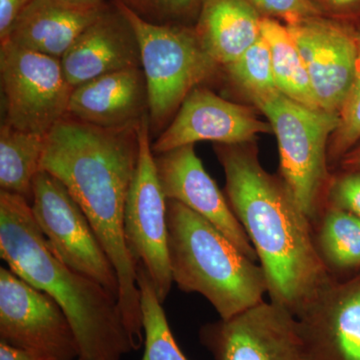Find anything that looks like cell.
Listing matches in <instances>:
<instances>
[{
    "mask_svg": "<svg viewBox=\"0 0 360 360\" xmlns=\"http://www.w3.org/2000/svg\"><path fill=\"white\" fill-rule=\"evenodd\" d=\"M139 122L103 129L65 116L47 134L41 161V170L63 182L80 206L112 262L123 322L136 350L144 343L141 295L123 215L139 162Z\"/></svg>",
    "mask_w": 360,
    "mask_h": 360,
    "instance_id": "obj_1",
    "label": "cell"
},
{
    "mask_svg": "<svg viewBox=\"0 0 360 360\" xmlns=\"http://www.w3.org/2000/svg\"><path fill=\"white\" fill-rule=\"evenodd\" d=\"M225 193L257 252L270 302L297 316L333 278L315 245L314 229L281 177L265 172L257 150L217 144Z\"/></svg>",
    "mask_w": 360,
    "mask_h": 360,
    "instance_id": "obj_2",
    "label": "cell"
},
{
    "mask_svg": "<svg viewBox=\"0 0 360 360\" xmlns=\"http://www.w3.org/2000/svg\"><path fill=\"white\" fill-rule=\"evenodd\" d=\"M0 255L16 276L53 298L70 321L82 360H122L135 348L118 298L63 264L47 245L30 201L0 193Z\"/></svg>",
    "mask_w": 360,
    "mask_h": 360,
    "instance_id": "obj_3",
    "label": "cell"
},
{
    "mask_svg": "<svg viewBox=\"0 0 360 360\" xmlns=\"http://www.w3.org/2000/svg\"><path fill=\"white\" fill-rule=\"evenodd\" d=\"M167 225L170 270L180 290L202 295L220 319L264 302V269L214 225L175 200H167Z\"/></svg>",
    "mask_w": 360,
    "mask_h": 360,
    "instance_id": "obj_4",
    "label": "cell"
},
{
    "mask_svg": "<svg viewBox=\"0 0 360 360\" xmlns=\"http://www.w3.org/2000/svg\"><path fill=\"white\" fill-rule=\"evenodd\" d=\"M251 101L276 134L281 179L312 224L326 205L333 179L328 146L340 115L303 105L278 90Z\"/></svg>",
    "mask_w": 360,
    "mask_h": 360,
    "instance_id": "obj_5",
    "label": "cell"
},
{
    "mask_svg": "<svg viewBox=\"0 0 360 360\" xmlns=\"http://www.w3.org/2000/svg\"><path fill=\"white\" fill-rule=\"evenodd\" d=\"M115 4L139 39L141 70L148 85L150 131L155 132L176 115L194 89L213 77L219 65L203 49L195 30L149 22L122 2L116 0Z\"/></svg>",
    "mask_w": 360,
    "mask_h": 360,
    "instance_id": "obj_6",
    "label": "cell"
},
{
    "mask_svg": "<svg viewBox=\"0 0 360 360\" xmlns=\"http://www.w3.org/2000/svg\"><path fill=\"white\" fill-rule=\"evenodd\" d=\"M139 162L125 201L123 233L134 264L146 270L163 303L174 283L168 251L167 198L156 172L148 115L139 122Z\"/></svg>",
    "mask_w": 360,
    "mask_h": 360,
    "instance_id": "obj_7",
    "label": "cell"
},
{
    "mask_svg": "<svg viewBox=\"0 0 360 360\" xmlns=\"http://www.w3.org/2000/svg\"><path fill=\"white\" fill-rule=\"evenodd\" d=\"M0 79L6 98L4 122L11 127L47 135L68 116L75 87L60 59L1 42Z\"/></svg>",
    "mask_w": 360,
    "mask_h": 360,
    "instance_id": "obj_8",
    "label": "cell"
},
{
    "mask_svg": "<svg viewBox=\"0 0 360 360\" xmlns=\"http://www.w3.org/2000/svg\"><path fill=\"white\" fill-rule=\"evenodd\" d=\"M32 210L51 250L71 269L120 298V281L89 219L63 182L41 170L32 187Z\"/></svg>",
    "mask_w": 360,
    "mask_h": 360,
    "instance_id": "obj_9",
    "label": "cell"
},
{
    "mask_svg": "<svg viewBox=\"0 0 360 360\" xmlns=\"http://www.w3.org/2000/svg\"><path fill=\"white\" fill-rule=\"evenodd\" d=\"M0 341L56 360L79 359L70 321L58 302L0 267Z\"/></svg>",
    "mask_w": 360,
    "mask_h": 360,
    "instance_id": "obj_10",
    "label": "cell"
},
{
    "mask_svg": "<svg viewBox=\"0 0 360 360\" xmlns=\"http://www.w3.org/2000/svg\"><path fill=\"white\" fill-rule=\"evenodd\" d=\"M200 340L214 360H309L297 319L270 300L205 324Z\"/></svg>",
    "mask_w": 360,
    "mask_h": 360,
    "instance_id": "obj_11",
    "label": "cell"
},
{
    "mask_svg": "<svg viewBox=\"0 0 360 360\" xmlns=\"http://www.w3.org/2000/svg\"><path fill=\"white\" fill-rule=\"evenodd\" d=\"M286 26L302 54L319 108L340 115L354 79L357 32L321 15Z\"/></svg>",
    "mask_w": 360,
    "mask_h": 360,
    "instance_id": "obj_12",
    "label": "cell"
},
{
    "mask_svg": "<svg viewBox=\"0 0 360 360\" xmlns=\"http://www.w3.org/2000/svg\"><path fill=\"white\" fill-rule=\"evenodd\" d=\"M269 132H272L270 123L260 120L251 108L198 86L184 99L174 120L151 148L158 155L205 141L240 146Z\"/></svg>",
    "mask_w": 360,
    "mask_h": 360,
    "instance_id": "obj_13",
    "label": "cell"
},
{
    "mask_svg": "<svg viewBox=\"0 0 360 360\" xmlns=\"http://www.w3.org/2000/svg\"><path fill=\"white\" fill-rule=\"evenodd\" d=\"M309 360H360V272L330 281L296 316Z\"/></svg>",
    "mask_w": 360,
    "mask_h": 360,
    "instance_id": "obj_14",
    "label": "cell"
},
{
    "mask_svg": "<svg viewBox=\"0 0 360 360\" xmlns=\"http://www.w3.org/2000/svg\"><path fill=\"white\" fill-rule=\"evenodd\" d=\"M155 156L160 186L167 200H175L214 225L250 259L258 258L250 238L232 212L227 198L206 172L194 146Z\"/></svg>",
    "mask_w": 360,
    "mask_h": 360,
    "instance_id": "obj_15",
    "label": "cell"
},
{
    "mask_svg": "<svg viewBox=\"0 0 360 360\" xmlns=\"http://www.w3.org/2000/svg\"><path fill=\"white\" fill-rule=\"evenodd\" d=\"M73 87L129 68H141V47L134 27L115 4L78 37L60 59Z\"/></svg>",
    "mask_w": 360,
    "mask_h": 360,
    "instance_id": "obj_16",
    "label": "cell"
},
{
    "mask_svg": "<svg viewBox=\"0 0 360 360\" xmlns=\"http://www.w3.org/2000/svg\"><path fill=\"white\" fill-rule=\"evenodd\" d=\"M148 91L141 68L94 78L75 87L68 116L103 129L136 124L148 115Z\"/></svg>",
    "mask_w": 360,
    "mask_h": 360,
    "instance_id": "obj_17",
    "label": "cell"
},
{
    "mask_svg": "<svg viewBox=\"0 0 360 360\" xmlns=\"http://www.w3.org/2000/svg\"><path fill=\"white\" fill-rule=\"evenodd\" d=\"M104 7L73 6L59 0H32L14 20L4 41L61 59L101 15Z\"/></svg>",
    "mask_w": 360,
    "mask_h": 360,
    "instance_id": "obj_18",
    "label": "cell"
},
{
    "mask_svg": "<svg viewBox=\"0 0 360 360\" xmlns=\"http://www.w3.org/2000/svg\"><path fill=\"white\" fill-rule=\"evenodd\" d=\"M195 33L219 65L240 58L262 37V14L245 0H202Z\"/></svg>",
    "mask_w": 360,
    "mask_h": 360,
    "instance_id": "obj_19",
    "label": "cell"
},
{
    "mask_svg": "<svg viewBox=\"0 0 360 360\" xmlns=\"http://www.w3.org/2000/svg\"><path fill=\"white\" fill-rule=\"evenodd\" d=\"M47 135L15 129L4 122L0 129V187L6 193L32 200V187L41 172Z\"/></svg>",
    "mask_w": 360,
    "mask_h": 360,
    "instance_id": "obj_20",
    "label": "cell"
},
{
    "mask_svg": "<svg viewBox=\"0 0 360 360\" xmlns=\"http://www.w3.org/2000/svg\"><path fill=\"white\" fill-rule=\"evenodd\" d=\"M315 245L329 272L360 270V217L326 205L312 222Z\"/></svg>",
    "mask_w": 360,
    "mask_h": 360,
    "instance_id": "obj_21",
    "label": "cell"
},
{
    "mask_svg": "<svg viewBox=\"0 0 360 360\" xmlns=\"http://www.w3.org/2000/svg\"><path fill=\"white\" fill-rule=\"evenodd\" d=\"M262 37L271 53L277 89L303 105L319 108L304 61L288 26L274 18H262Z\"/></svg>",
    "mask_w": 360,
    "mask_h": 360,
    "instance_id": "obj_22",
    "label": "cell"
},
{
    "mask_svg": "<svg viewBox=\"0 0 360 360\" xmlns=\"http://www.w3.org/2000/svg\"><path fill=\"white\" fill-rule=\"evenodd\" d=\"M137 284L142 312L144 352L141 360H189L180 349L168 324L163 303L141 264L137 265Z\"/></svg>",
    "mask_w": 360,
    "mask_h": 360,
    "instance_id": "obj_23",
    "label": "cell"
},
{
    "mask_svg": "<svg viewBox=\"0 0 360 360\" xmlns=\"http://www.w3.org/2000/svg\"><path fill=\"white\" fill-rule=\"evenodd\" d=\"M224 68L234 84L243 90L250 101L278 90L272 70L269 46L262 37L240 58Z\"/></svg>",
    "mask_w": 360,
    "mask_h": 360,
    "instance_id": "obj_24",
    "label": "cell"
},
{
    "mask_svg": "<svg viewBox=\"0 0 360 360\" xmlns=\"http://www.w3.org/2000/svg\"><path fill=\"white\" fill-rule=\"evenodd\" d=\"M356 37L354 79L340 112V125L329 141L328 161H340L360 142V32H357Z\"/></svg>",
    "mask_w": 360,
    "mask_h": 360,
    "instance_id": "obj_25",
    "label": "cell"
},
{
    "mask_svg": "<svg viewBox=\"0 0 360 360\" xmlns=\"http://www.w3.org/2000/svg\"><path fill=\"white\" fill-rule=\"evenodd\" d=\"M149 22L162 25V21L184 18L194 11H200L202 0H117Z\"/></svg>",
    "mask_w": 360,
    "mask_h": 360,
    "instance_id": "obj_26",
    "label": "cell"
},
{
    "mask_svg": "<svg viewBox=\"0 0 360 360\" xmlns=\"http://www.w3.org/2000/svg\"><path fill=\"white\" fill-rule=\"evenodd\" d=\"M262 18L283 20L292 25L304 18L321 15V9L311 0H245Z\"/></svg>",
    "mask_w": 360,
    "mask_h": 360,
    "instance_id": "obj_27",
    "label": "cell"
},
{
    "mask_svg": "<svg viewBox=\"0 0 360 360\" xmlns=\"http://www.w3.org/2000/svg\"><path fill=\"white\" fill-rule=\"evenodd\" d=\"M326 205L335 206L360 217V172L345 170L343 174L333 176L326 196Z\"/></svg>",
    "mask_w": 360,
    "mask_h": 360,
    "instance_id": "obj_28",
    "label": "cell"
},
{
    "mask_svg": "<svg viewBox=\"0 0 360 360\" xmlns=\"http://www.w3.org/2000/svg\"><path fill=\"white\" fill-rule=\"evenodd\" d=\"M32 1V0H0V41L6 39L14 20Z\"/></svg>",
    "mask_w": 360,
    "mask_h": 360,
    "instance_id": "obj_29",
    "label": "cell"
},
{
    "mask_svg": "<svg viewBox=\"0 0 360 360\" xmlns=\"http://www.w3.org/2000/svg\"><path fill=\"white\" fill-rule=\"evenodd\" d=\"M0 360H56L47 355L13 347L8 343L0 341Z\"/></svg>",
    "mask_w": 360,
    "mask_h": 360,
    "instance_id": "obj_30",
    "label": "cell"
},
{
    "mask_svg": "<svg viewBox=\"0 0 360 360\" xmlns=\"http://www.w3.org/2000/svg\"><path fill=\"white\" fill-rule=\"evenodd\" d=\"M340 165L343 170L360 172V142L341 158Z\"/></svg>",
    "mask_w": 360,
    "mask_h": 360,
    "instance_id": "obj_31",
    "label": "cell"
},
{
    "mask_svg": "<svg viewBox=\"0 0 360 360\" xmlns=\"http://www.w3.org/2000/svg\"><path fill=\"white\" fill-rule=\"evenodd\" d=\"M328 6L342 11H352L360 8V0H324Z\"/></svg>",
    "mask_w": 360,
    "mask_h": 360,
    "instance_id": "obj_32",
    "label": "cell"
},
{
    "mask_svg": "<svg viewBox=\"0 0 360 360\" xmlns=\"http://www.w3.org/2000/svg\"><path fill=\"white\" fill-rule=\"evenodd\" d=\"M70 6L78 7H97L104 6V0H59Z\"/></svg>",
    "mask_w": 360,
    "mask_h": 360,
    "instance_id": "obj_33",
    "label": "cell"
},
{
    "mask_svg": "<svg viewBox=\"0 0 360 360\" xmlns=\"http://www.w3.org/2000/svg\"><path fill=\"white\" fill-rule=\"evenodd\" d=\"M78 360H82V359H78Z\"/></svg>",
    "mask_w": 360,
    "mask_h": 360,
    "instance_id": "obj_34",
    "label": "cell"
}]
</instances>
